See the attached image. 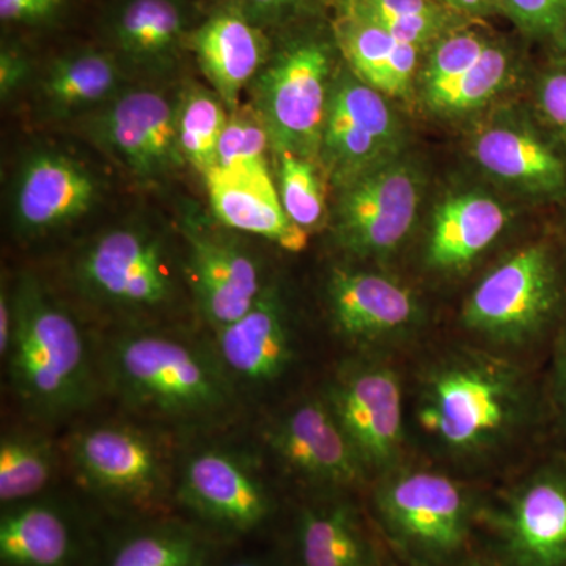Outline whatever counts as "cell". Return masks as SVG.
<instances>
[{"label":"cell","mask_w":566,"mask_h":566,"mask_svg":"<svg viewBox=\"0 0 566 566\" xmlns=\"http://www.w3.org/2000/svg\"><path fill=\"white\" fill-rule=\"evenodd\" d=\"M178 93L126 87L85 122L88 136L140 181L164 180L185 166L177 133Z\"/></svg>","instance_id":"8fae6325"},{"label":"cell","mask_w":566,"mask_h":566,"mask_svg":"<svg viewBox=\"0 0 566 566\" xmlns=\"http://www.w3.org/2000/svg\"><path fill=\"white\" fill-rule=\"evenodd\" d=\"M199 22L191 0H114L103 21L106 50L126 73L158 80L180 62Z\"/></svg>","instance_id":"e0dca14e"},{"label":"cell","mask_w":566,"mask_h":566,"mask_svg":"<svg viewBox=\"0 0 566 566\" xmlns=\"http://www.w3.org/2000/svg\"><path fill=\"white\" fill-rule=\"evenodd\" d=\"M509 63L504 48L490 43L471 69L452 84L427 95V102L433 109L444 112H464L482 106L504 85Z\"/></svg>","instance_id":"e575fe53"},{"label":"cell","mask_w":566,"mask_h":566,"mask_svg":"<svg viewBox=\"0 0 566 566\" xmlns=\"http://www.w3.org/2000/svg\"><path fill=\"white\" fill-rule=\"evenodd\" d=\"M539 104L547 120L566 133V71H558L543 81Z\"/></svg>","instance_id":"60d3db41"},{"label":"cell","mask_w":566,"mask_h":566,"mask_svg":"<svg viewBox=\"0 0 566 566\" xmlns=\"http://www.w3.org/2000/svg\"><path fill=\"white\" fill-rule=\"evenodd\" d=\"M81 485L104 505L132 517L167 515L175 502L177 472L158 436L129 423L81 428L66 447Z\"/></svg>","instance_id":"8992f818"},{"label":"cell","mask_w":566,"mask_h":566,"mask_svg":"<svg viewBox=\"0 0 566 566\" xmlns=\"http://www.w3.org/2000/svg\"><path fill=\"white\" fill-rule=\"evenodd\" d=\"M506 223V212L491 197L463 193L447 200L434 216L427 262L434 270L457 271L490 248Z\"/></svg>","instance_id":"4316f807"},{"label":"cell","mask_w":566,"mask_h":566,"mask_svg":"<svg viewBox=\"0 0 566 566\" xmlns=\"http://www.w3.org/2000/svg\"><path fill=\"white\" fill-rule=\"evenodd\" d=\"M557 35L558 39H560L562 46H564L566 50V18L564 24H562V28L558 29Z\"/></svg>","instance_id":"7dc6e473"},{"label":"cell","mask_w":566,"mask_h":566,"mask_svg":"<svg viewBox=\"0 0 566 566\" xmlns=\"http://www.w3.org/2000/svg\"><path fill=\"white\" fill-rule=\"evenodd\" d=\"M185 237L182 275L205 322L219 331L248 314L260 300L264 282L259 260L243 241L214 218L189 208L181 219Z\"/></svg>","instance_id":"30bf717a"},{"label":"cell","mask_w":566,"mask_h":566,"mask_svg":"<svg viewBox=\"0 0 566 566\" xmlns=\"http://www.w3.org/2000/svg\"><path fill=\"white\" fill-rule=\"evenodd\" d=\"M31 76V62L20 46L3 44L0 51V95L10 99Z\"/></svg>","instance_id":"ab89813d"},{"label":"cell","mask_w":566,"mask_h":566,"mask_svg":"<svg viewBox=\"0 0 566 566\" xmlns=\"http://www.w3.org/2000/svg\"><path fill=\"white\" fill-rule=\"evenodd\" d=\"M221 545L189 517H132L99 539L91 566H216Z\"/></svg>","instance_id":"cb8c5ba5"},{"label":"cell","mask_w":566,"mask_h":566,"mask_svg":"<svg viewBox=\"0 0 566 566\" xmlns=\"http://www.w3.org/2000/svg\"><path fill=\"white\" fill-rule=\"evenodd\" d=\"M334 40L352 73L381 93L387 70L401 41L378 25L342 17L335 21Z\"/></svg>","instance_id":"836d02e7"},{"label":"cell","mask_w":566,"mask_h":566,"mask_svg":"<svg viewBox=\"0 0 566 566\" xmlns=\"http://www.w3.org/2000/svg\"><path fill=\"white\" fill-rule=\"evenodd\" d=\"M268 449L294 476L322 490L363 485L368 469L324 397L305 398L268 423Z\"/></svg>","instance_id":"9a60e30c"},{"label":"cell","mask_w":566,"mask_h":566,"mask_svg":"<svg viewBox=\"0 0 566 566\" xmlns=\"http://www.w3.org/2000/svg\"><path fill=\"white\" fill-rule=\"evenodd\" d=\"M98 543L80 517L51 499L2 506V566H91Z\"/></svg>","instance_id":"ffe728a7"},{"label":"cell","mask_w":566,"mask_h":566,"mask_svg":"<svg viewBox=\"0 0 566 566\" xmlns=\"http://www.w3.org/2000/svg\"><path fill=\"white\" fill-rule=\"evenodd\" d=\"M73 279L93 307L128 319L163 314L180 294L172 248L147 223H123L98 234L74 260Z\"/></svg>","instance_id":"5b68a950"},{"label":"cell","mask_w":566,"mask_h":566,"mask_svg":"<svg viewBox=\"0 0 566 566\" xmlns=\"http://www.w3.org/2000/svg\"><path fill=\"white\" fill-rule=\"evenodd\" d=\"M531 415V390L515 365L482 352H450L420 378L417 420L439 449L479 458L509 444Z\"/></svg>","instance_id":"6da1fadb"},{"label":"cell","mask_w":566,"mask_h":566,"mask_svg":"<svg viewBox=\"0 0 566 566\" xmlns=\"http://www.w3.org/2000/svg\"><path fill=\"white\" fill-rule=\"evenodd\" d=\"M338 17L378 25L401 43L422 48L453 31L455 14L439 0H337Z\"/></svg>","instance_id":"f1b7e54d"},{"label":"cell","mask_w":566,"mask_h":566,"mask_svg":"<svg viewBox=\"0 0 566 566\" xmlns=\"http://www.w3.org/2000/svg\"><path fill=\"white\" fill-rule=\"evenodd\" d=\"M474 155L486 172L528 191H554L565 181L564 163L543 142L521 129H486L476 137Z\"/></svg>","instance_id":"83f0119b"},{"label":"cell","mask_w":566,"mask_h":566,"mask_svg":"<svg viewBox=\"0 0 566 566\" xmlns=\"http://www.w3.org/2000/svg\"><path fill=\"white\" fill-rule=\"evenodd\" d=\"M557 274L542 245H528L495 266L465 301V327L504 345H523L553 314Z\"/></svg>","instance_id":"7c38bea8"},{"label":"cell","mask_w":566,"mask_h":566,"mask_svg":"<svg viewBox=\"0 0 566 566\" xmlns=\"http://www.w3.org/2000/svg\"><path fill=\"white\" fill-rule=\"evenodd\" d=\"M488 46L490 41L485 36L468 29H453L441 36L433 44L424 69V95L457 81L482 57Z\"/></svg>","instance_id":"d590c367"},{"label":"cell","mask_w":566,"mask_h":566,"mask_svg":"<svg viewBox=\"0 0 566 566\" xmlns=\"http://www.w3.org/2000/svg\"><path fill=\"white\" fill-rule=\"evenodd\" d=\"M197 65L230 112L241 106L244 88L253 84L271 57V40L229 3L203 18L188 39Z\"/></svg>","instance_id":"44dd1931"},{"label":"cell","mask_w":566,"mask_h":566,"mask_svg":"<svg viewBox=\"0 0 566 566\" xmlns=\"http://www.w3.org/2000/svg\"><path fill=\"white\" fill-rule=\"evenodd\" d=\"M334 48L303 33L271 54L253 81V106L262 115L274 153L292 151L319 161L327 103L333 87Z\"/></svg>","instance_id":"52a82bcc"},{"label":"cell","mask_w":566,"mask_h":566,"mask_svg":"<svg viewBox=\"0 0 566 566\" xmlns=\"http://www.w3.org/2000/svg\"><path fill=\"white\" fill-rule=\"evenodd\" d=\"M270 133L252 103L230 112L219 142L216 166L229 172L271 175Z\"/></svg>","instance_id":"d6a6232c"},{"label":"cell","mask_w":566,"mask_h":566,"mask_svg":"<svg viewBox=\"0 0 566 566\" xmlns=\"http://www.w3.org/2000/svg\"><path fill=\"white\" fill-rule=\"evenodd\" d=\"M374 521L337 494L308 502L293 526V566H386Z\"/></svg>","instance_id":"603a6c76"},{"label":"cell","mask_w":566,"mask_h":566,"mask_svg":"<svg viewBox=\"0 0 566 566\" xmlns=\"http://www.w3.org/2000/svg\"><path fill=\"white\" fill-rule=\"evenodd\" d=\"M557 379L562 401H564L566 408V337L564 344H562L560 352H558Z\"/></svg>","instance_id":"bcb514c9"},{"label":"cell","mask_w":566,"mask_h":566,"mask_svg":"<svg viewBox=\"0 0 566 566\" xmlns=\"http://www.w3.org/2000/svg\"><path fill=\"white\" fill-rule=\"evenodd\" d=\"M230 111L212 88L189 82L178 92V144L186 164L205 175L216 166Z\"/></svg>","instance_id":"4dcf8cb0"},{"label":"cell","mask_w":566,"mask_h":566,"mask_svg":"<svg viewBox=\"0 0 566 566\" xmlns=\"http://www.w3.org/2000/svg\"><path fill=\"white\" fill-rule=\"evenodd\" d=\"M499 9L531 33H557L566 18V0H499Z\"/></svg>","instance_id":"74e56055"},{"label":"cell","mask_w":566,"mask_h":566,"mask_svg":"<svg viewBox=\"0 0 566 566\" xmlns=\"http://www.w3.org/2000/svg\"><path fill=\"white\" fill-rule=\"evenodd\" d=\"M216 566H286L281 564V562L273 560V558L266 557H240L234 558V560L230 562H221L219 560Z\"/></svg>","instance_id":"ee69618b"},{"label":"cell","mask_w":566,"mask_h":566,"mask_svg":"<svg viewBox=\"0 0 566 566\" xmlns=\"http://www.w3.org/2000/svg\"><path fill=\"white\" fill-rule=\"evenodd\" d=\"M59 465V450L40 431L10 430L0 439V504L40 497L51 485Z\"/></svg>","instance_id":"f546056e"},{"label":"cell","mask_w":566,"mask_h":566,"mask_svg":"<svg viewBox=\"0 0 566 566\" xmlns=\"http://www.w3.org/2000/svg\"><path fill=\"white\" fill-rule=\"evenodd\" d=\"M479 527L504 566H566V469H539L482 506Z\"/></svg>","instance_id":"9c48e42d"},{"label":"cell","mask_w":566,"mask_h":566,"mask_svg":"<svg viewBox=\"0 0 566 566\" xmlns=\"http://www.w3.org/2000/svg\"><path fill=\"white\" fill-rule=\"evenodd\" d=\"M461 566H504L497 558L491 556L488 551H472L471 556L465 558Z\"/></svg>","instance_id":"f6af8a7d"},{"label":"cell","mask_w":566,"mask_h":566,"mask_svg":"<svg viewBox=\"0 0 566 566\" xmlns=\"http://www.w3.org/2000/svg\"><path fill=\"white\" fill-rule=\"evenodd\" d=\"M107 381L122 403L145 419L197 427L232 411L237 392L214 349L188 338L136 329L104 353Z\"/></svg>","instance_id":"7a4b0ae2"},{"label":"cell","mask_w":566,"mask_h":566,"mask_svg":"<svg viewBox=\"0 0 566 566\" xmlns=\"http://www.w3.org/2000/svg\"><path fill=\"white\" fill-rule=\"evenodd\" d=\"M277 192L283 210L300 229L311 234L322 227L327 216L326 192L318 161L277 151Z\"/></svg>","instance_id":"1f68e13d"},{"label":"cell","mask_w":566,"mask_h":566,"mask_svg":"<svg viewBox=\"0 0 566 566\" xmlns=\"http://www.w3.org/2000/svg\"><path fill=\"white\" fill-rule=\"evenodd\" d=\"M214 334L212 349L237 394L274 385L292 364L285 305L271 283L248 314Z\"/></svg>","instance_id":"d6986e66"},{"label":"cell","mask_w":566,"mask_h":566,"mask_svg":"<svg viewBox=\"0 0 566 566\" xmlns=\"http://www.w3.org/2000/svg\"><path fill=\"white\" fill-rule=\"evenodd\" d=\"M13 334L7 374L14 397L43 422L65 419L91 405L95 376L84 334L70 312L35 275L11 289Z\"/></svg>","instance_id":"3957f363"},{"label":"cell","mask_w":566,"mask_h":566,"mask_svg":"<svg viewBox=\"0 0 566 566\" xmlns=\"http://www.w3.org/2000/svg\"><path fill=\"white\" fill-rule=\"evenodd\" d=\"M365 468L389 472L405 444L403 386L385 363L349 360L323 394Z\"/></svg>","instance_id":"4fadbf2b"},{"label":"cell","mask_w":566,"mask_h":566,"mask_svg":"<svg viewBox=\"0 0 566 566\" xmlns=\"http://www.w3.org/2000/svg\"><path fill=\"white\" fill-rule=\"evenodd\" d=\"M397 137V123L381 93L354 73H340L331 87L319 150L334 181L348 185L390 159Z\"/></svg>","instance_id":"2e32d148"},{"label":"cell","mask_w":566,"mask_h":566,"mask_svg":"<svg viewBox=\"0 0 566 566\" xmlns=\"http://www.w3.org/2000/svg\"><path fill=\"white\" fill-rule=\"evenodd\" d=\"M11 334H13L11 289L2 286V293H0V354H2V357H6L9 353Z\"/></svg>","instance_id":"b9f144b4"},{"label":"cell","mask_w":566,"mask_h":566,"mask_svg":"<svg viewBox=\"0 0 566 566\" xmlns=\"http://www.w3.org/2000/svg\"><path fill=\"white\" fill-rule=\"evenodd\" d=\"M338 333L359 344H386L415 329L419 303L401 283L371 271L338 268L327 282Z\"/></svg>","instance_id":"7402d4cb"},{"label":"cell","mask_w":566,"mask_h":566,"mask_svg":"<svg viewBox=\"0 0 566 566\" xmlns=\"http://www.w3.org/2000/svg\"><path fill=\"white\" fill-rule=\"evenodd\" d=\"M175 504L222 542L262 531L275 513L273 491L259 469L233 450L205 447L177 472Z\"/></svg>","instance_id":"ba28073f"},{"label":"cell","mask_w":566,"mask_h":566,"mask_svg":"<svg viewBox=\"0 0 566 566\" xmlns=\"http://www.w3.org/2000/svg\"><path fill=\"white\" fill-rule=\"evenodd\" d=\"M126 74L106 48H81L48 66L40 81V99L54 118L93 114L125 91Z\"/></svg>","instance_id":"484cf974"},{"label":"cell","mask_w":566,"mask_h":566,"mask_svg":"<svg viewBox=\"0 0 566 566\" xmlns=\"http://www.w3.org/2000/svg\"><path fill=\"white\" fill-rule=\"evenodd\" d=\"M419 203L412 167L387 159L344 186L335 221L338 243L356 256L385 259L411 232Z\"/></svg>","instance_id":"5bb4252c"},{"label":"cell","mask_w":566,"mask_h":566,"mask_svg":"<svg viewBox=\"0 0 566 566\" xmlns=\"http://www.w3.org/2000/svg\"><path fill=\"white\" fill-rule=\"evenodd\" d=\"M480 506L461 483L428 469H392L371 494V521L408 566H461Z\"/></svg>","instance_id":"277c9868"},{"label":"cell","mask_w":566,"mask_h":566,"mask_svg":"<svg viewBox=\"0 0 566 566\" xmlns=\"http://www.w3.org/2000/svg\"><path fill=\"white\" fill-rule=\"evenodd\" d=\"M444 3L449 9L455 11H463V13H485L499 7V0H439Z\"/></svg>","instance_id":"7bdbcfd3"},{"label":"cell","mask_w":566,"mask_h":566,"mask_svg":"<svg viewBox=\"0 0 566 566\" xmlns=\"http://www.w3.org/2000/svg\"><path fill=\"white\" fill-rule=\"evenodd\" d=\"M203 178L211 216L226 229L262 237L283 251L301 252L307 248L311 234L286 216L273 175L212 167Z\"/></svg>","instance_id":"d4e9b609"},{"label":"cell","mask_w":566,"mask_h":566,"mask_svg":"<svg viewBox=\"0 0 566 566\" xmlns=\"http://www.w3.org/2000/svg\"><path fill=\"white\" fill-rule=\"evenodd\" d=\"M69 0H0V20L9 25H46L57 21Z\"/></svg>","instance_id":"f35d334b"},{"label":"cell","mask_w":566,"mask_h":566,"mask_svg":"<svg viewBox=\"0 0 566 566\" xmlns=\"http://www.w3.org/2000/svg\"><path fill=\"white\" fill-rule=\"evenodd\" d=\"M256 28L270 32L312 17L323 0H223Z\"/></svg>","instance_id":"8d00e7d4"},{"label":"cell","mask_w":566,"mask_h":566,"mask_svg":"<svg viewBox=\"0 0 566 566\" xmlns=\"http://www.w3.org/2000/svg\"><path fill=\"white\" fill-rule=\"evenodd\" d=\"M102 182L91 169L61 151L25 159L13 189V221L22 237H43L92 210Z\"/></svg>","instance_id":"ac0fdd59"}]
</instances>
